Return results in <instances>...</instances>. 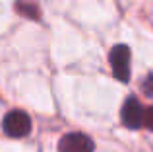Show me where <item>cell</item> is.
Segmentation results:
<instances>
[{
  "mask_svg": "<svg viewBox=\"0 0 153 152\" xmlns=\"http://www.w3.org/2000/svg\"><path fill=\"white\" fill-rule=\"evenodd\" d=\"M143 125L149 131H153V107H147V109L143 111Z\"/></svg>",
  "mask_w": 153,
  "mask_h": 152,
  "instance_id": "6",
  "label": "cell"
},
{
  "mask_svg": "<svg viewBox=\"0 0 153 152\" xmlns=\"http://www.w3.org/2000/svg\"><path fill=\"white\" fill-rule=\"evenodd\" d=\"M143 105L138 102L136 98H128L126 103L122 105V111H120V117H122V123L128 127V129H140L143 125Z\"/></svg>",
  "mask_w": 153,
  "mask_h": 152,
  "instance_id": "4",
  "label": "cell"
},
{
  "mask_svg": "<svg viewBox=\"0 0 153 152\" xmlns=\"http://www.w3.org/2000/svg\"><path fill=\"white\" fill-rule=\"evenodd\" d=\"M2 129L8 137L12 138H22V137H27L31 131V119L25 111L22 109H14L4 117L2 121Z\"/></svg>",
  "mask_w": 153,
  "mask_h": 152,
  "instance_id": "1",
  "label": "cell"
},
{
  "mask_svg": "<svg viewBox=\"0 0 153 152\" xmlns=\"http://www.w3.org/2000/svg\"><path fill=\"white\" fill-rule=\"evenodd\" d=\"M143 90H146V94H147V96H153V74H151V76H147L146 84H143Z\"/></svg>",
  "mask_w": 153,
  "mask_h": 152,
  "instance_id": "7",
  "label": "cell"
},
{
  "mask_svg": "<svg viewBox=\"0 0 153 152\" xmlns=\"http://www.w3.org/2000/svg\"><path fill=\"white\" fill-rule=\"evenodd\" d=\"M111 66L112 74L122 82L130 80V49L126 45H116L111 51Z\"/></svg>",
  "mask_w": 153,
  "mask_h": 152,
  "instance_id": "2",
  "label": "cell"
},
{
  "mask_svg": "<svg viewBox=\"0 0 153 152\" xmlns=\"http://www.w3.org/2000/svg\"><path fill=\"white\" fill-rule=\"evenodd\" d=\"M16 10L22 16H27V18H31V20L39 18V10H37V6H35V2H29V0H18V2H16Z\"/></svg>",
  "mask_w": 153,
  "mask_h": 152,
  "instance_id": "5",
  "label": "cell"
},
{
  "mask_svg": "<svg viewBox=\"0 0 153 152\" xmlns=\"http://www.w3.org/2000/svg\"><path fill=\"white\" fill-rule=\"evenodd\" d=\"M95 144L83 133H68L60 138L58 152H93Z\"/></svg>",
  "mask_w": 153,
  "mask_h": 152,
  "instance_id": "3",
  "label": "cell"
}]
</instances>
